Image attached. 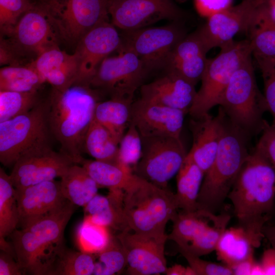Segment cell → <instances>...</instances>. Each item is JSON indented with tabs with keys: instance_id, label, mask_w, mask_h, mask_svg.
I'll list each match as a JSON object with an SVG mask.
<instances>
[{
	"instance_id": "1",
	"label": "cell",
	"mask_w": 275,
	"mask_h": 275,
	"mask_svg": "<svg viewBox=\"0 0 275 275\" xmlns=\"http://www.w3.org/2000/svg\"><path fill=\"white\" fill-rule=\"evenodd\" d=\"M99 92L89 84L75 82L62 90L52 89L46 100L51 134L60 144V151L76 164L84 158V141L100 101Z\"/></svg>"
},
{
	"instance_id": "2",
	"label": "cell",
	"mask_w": 275,
	"mask_h": 275,
	"mask_svg": "<svg viewBox=\"0 0 275 275\" xmlns=\"http://www.w3.org/2000/svg\"><path fill=\"white\" fill-rule=\"evenodd\" d=\"M76 206L67 200L52 213L9 235L23 274L51 275L66 248L64 231Z\"/></svg>"
},
{
	"instance_id": "3",
	"label": "cell",
	"mask_w": 275,
	"mask_h": 275,
	"mask_svg": "<svg viewBox=\"0 0 275 275\" xmlns=\"http://www.w3.org/2000/svg\"><path fill=\"white\" fill-rule=\"evenodd\" d=\"M251 139L225 113L218 147L212 165L205 174L197 209L215 213L222 205L252 151Z\"/></svg>"
},
{
	"instance_id": "4",
	"label": "cell",
	"mask_w": 275,
	"mask_h": 275,
	"mask_svg": "<svg viewBox=\"0 0 275 275\" xmlns=\"http://www.w3.org/2000/svg\"><path fill=\"white\" fill-rule=\"evenodd\" d=\"M238 223L268 221L275 200V167L256 146L227 197Z\"/></svg>"
},
{
	"instance_id": "5",
	"label": "cell",
	"mask_w": 275,
	"mask_h": 275,
	"mask_svg": "<svg viewBox=\"0 0 275 275\" xmlns=\"http://www.w3.org/2000/svg\"><path fill=\"white\" fill-rule=\"evenodd\" d=\"M123 191L128 229L143 234H166L167 223L173 219L178 209L174 194L136 175Z\"/></svg>"
},
{
	"instance_id": "6",
	"label": "cell",
	"mask_w": 275,
	"mask_h": 275,
	"mask_svg": "<svg viewBox=\"0 0 275 275\" xmlns=\"http://www.w3.org/2000/svg\"><path fill=\"white\" fill-rule=\"evenodd\" d=\"M60 40L45 8L35 4L8 35L1 36V65L29 64L44 51L59 46Z\"/></svg>"
},
{
	"instance_id": "7",
	"label": "cell",
	"mask_w": 275,
	"mask_h": 275,
	"mask_svg": "<svg viewBox=\"0 0 275 275\" xmlns=\"http://www.w3.org/2000/svg\"><path fill=\"white\" fill-rule=\"evenodd\" d=\"M218 105L230 120L250 137L261 133L268 106L256 80L252 56L235 71Z\"/></svg>"
},
{
	"instance_id": "8",
	"label": "cell",
	"mask_w": 275,
	"mask_h": 275,
	"mask_svg": "<svg viewBox=\"0 0 275 275\" xmlns=\"http://www.w3.org/2000/svg\"><path fill=\"white\" fill-rule=\"evenodd\" d=\"M47 103L41 100L30 111L0 122V161L8 167L21 157L50 147L52 136Z\"/></svg>"
},
{
	"instance_id": "9",
	"label": "cell",
	"mask_w": 275,
	"mask_h": 275,
	"mask_svg": "<svg viewBox=\"0 0 275 275\" xmlns=\"http://www.w3.org/2000/svg\"><path fill=\"white\" fill-rule=\"evenodd\" d=\"M252 56L248 39L233 41L221 48L219 53L209 59L194 102L188 111L191 118H199L218 105L233 73Z\"/></svg>"
},
{
	"instance_id": "10",
	"label": "cell",
	"mask_w": 275,
	"mask_h": 275,
	"mask_svg": "<svg viewBox=\"0 0 275 275\" xmlns=\"http://www.w3.org/2000/svg\"><path fill=\"white\" fill-rule=\"evenodd\" d=\"M41 5L61 39L75 45L92 29L110 21L107 0H48Z\"/></svg>"
},
{
	"instance_id": "11",
	"label": "cell",
	"mask_w": 275,
	"mask_h": 275,
	"mask_svg": "<svg viewBox=\"0 0 275 275\" xmlns=\"http://www.w3.org/2000/svg\"><path fill=\"white\" fill-rule=\"evenodd\" d=\"M117 56L105 58L90 81L92 88L133 102L135 91L150 72L144 62L131 50L118 49Z\"/></svg>"
},
{
	"instance_id": "12",
	"label": "cell",
	"mask_w": 275,
	"mask_h": 275,
	"mask_svg": "<svg viewBox=\"0 0 275 275\" xmlns=\"http://www.w3.org/2000/svg\"><path fill=\"white\" fill-rule=\"evenodd\" d=\"M187 35L182 21H173L164 26L122 31L119 49L133 52L149 72L163 69L172 51Z\"/></svg>"
},
{
	"instance_id": "13",
	"label": "cell",
	"mask_w": 275,
	"mask_h": 275,
	"mask_svg": "<svg viewBox=\"0 0 275 275\" xmlns=\"http://www.w3.org/2000/svg\"><path fill=\"white\" fill-rule=\"evenodd\" d=\"M143 152L133 173L163 188L179 171L187 154L181 139L142 138Z\"/></svg>"
},
{
	"instance_id": "14",
	"label": "cell",
	"mask_w": 275,
	"mask_h": 275,
	"mask_svg": "<svg viewBox=\"0 0 275 275\" xmlns=\"http://www.w3.org/2000/svg\"><path fill=\"white\" fill-rule=\"evenodd\" d=\"M111 22L122 31L147 27L162 20L183 21L186 13L174 0H107Z\"/></svg>"
},
{
	"instance_id": "15",
	"label": "cell",
	"mask_w": 275,
	"mask_h": 275,
	"mask_svg": "<svg viewBox=\"0 0 275 275\" xmlns=\"http://www.w3.org/2000/svg\"><path fill=\"white\" fill-rule=\"evenodd\" d=\"M125 252L126 273L130 275L165 273L167 269L164 249L168 235L123 231L116 235Z\"/></svg>"
},
{
	"instance_id": "16",
	"label": "cell",
	"mask_w": 275,
	"mask_h": 275,
	"mask_svg": "<svg viewBox=\"0 0 275 275\" xmlns=\"http://www.w3.org/2000/svg\"><path fill=\"white\" fill-rule=\"evenodd\" d=\"M121 44L120 34L110 21L103 22L86 34L76 44L74 52L79 67L76 82L89 85L103 60L117 50Z\"/></svg>"
},
{
	"instance_id": "17",
	"label": "cell",
	"mask_w": 275,
	"mask_h": 275,
	"mask_svg": "<svg viewBox=\"0 0 275 275\" xmlns=\"http://www.w3.org/2000/svg\"><path fill=\"white\" fill-rule=\"evenodd\" d=\"M75 163L51 147L24 155L14 164L10 176L16 189L61 177Z\"/></svg>"
},
{
	"instance_id": "18",
	"label": "cell",
	"mask_w": 275,
	"mask_h": 275,
	"mask_svg": "<svg viewBox=\"0 0 275 275\" xmlns=\"http://www.w3.org/2000/svg\"><path fill=\"white\" fill-rule=\"evenodd\" d=\"M184 111L152 102L141 98L131 108V122L142 138L170 136L181 139Z\"/></svg>"
},
{
	"instance_id": "19",
	"label": "cell",
	"mask_w": 275,
	"mask_h": 275,
	"mask_svg": "<svg viewBox=\"0 0 275 275\" xmlns=\"http://www.w3.org/2000/svg\"><path fill=\"white\" fill-rule=\"evenodd\" d=\"M256 15L255 0H242L236 6L210 16L199 29L210 49L221 48L234 41L238 33H247Z\"/></svg>"
},
{
	"instance_id": "20",
	"label": "cell",
	"mask_w": 275,
	"mask_h": 275,
	"mask_svg": "<svg viewBox=\"0 0 275 275\" xmlns=\"http://www.w3.org/2000/svg\"><path fill=\"white\" fill-rule=\"evenodd\" d=\"M15 190L20 228L52 213L68 200L62 194L60 181L55 179Z\"/></svg>"
},
{
	"instance_id": "21",
	"label": "cell",
	"mask_w": 275,
	"mask_h": 275,
	"mask_svg": "<svg viewBox=\"0 0 275 275\" xmlns=\"http://www.w3.org/2000/svg\"><path fill=\"white\" fill-rule=\"evenodd\" d=\"M265 221L238 223L227 228L217 244V259L231 268L237 263L254 255L265 237Z\"/></svg>"
},
{
	"instance_id": "22",
	"label": "cell",
	"mask_w": 275,
	"mask_h": 275,
	"mask_svg": "<svg viewBox=\"0 0 275 275\" xmlns=\"http://www.w3.org/2000/svg\"><path fill=\"white\" fill-rule=\"evenodd\" d=\"M210 48L199 28L187 35L171 52L163 68L196 85L201 80L208 60Z\"/></svg>"
},
{
	"instance_id": "23",
	"label": "cell",
	"mask_w": 275,
	"mask_h": 275,
	"mask_svg": "<svg viewBox=\"0 0 275 275\" xmlns=\"http://www.w3.org/2000/svg\"><path fill=\"white\" fill-rule=\"evenodd\" d=\"M224 114L219 106L215 117L209 113L199 118H191L189 121L193 144L187 155L205 174L210 168L216 154Z\"/></svg>"
},
{
	"instance_id": "24",
	"label": "cell",
	"mask_w": 275,
	"mask_h": 275,
	"mask_svg": "<svg viewBox=\"0 0 275 275\" xmlns=\"http://www.w3.org/2000/svg\"><path fill=\"white\" fill-rule=\"evenodd\" d=\"M195 86L180 76L164 71L161 76L141 86L140 98L188 113L197 93Z\"/></svg>"
},
{
	"instance_id": "25",
	"label": "cell",
	"mask_w": 275,
	"mask_h": 275,
	"mask_svg": "<svg viewBox=\"0 0 275 275\" xmlns=\"http://www.w3.org/2000/svg\"><path fill=\"white\" fill-rule=\"evenodd\" d=\"M29 65L53 89H65L78 80L79 67L75 54L68 53L59 46L44 51Z\"/></svg>"
},
{
	"instance_id": "26",
	"label": "cell",
	"mask_w": 275,
	"mask_h": 275,
	"mask_svg": "<svg viewBox=\"0 0 275 275\" xmlns=\"http://www.w3.org/2000/svg\"><path fill=\"white\" fill-rule=\"evenodd\" d=\"M85 215L94 222L119 232L129 230L124 209V191L109 189L106 196L96 195L84 207Z\"/></svg>"
},
{
	"instance_id": "27",
	"label": "cell",
	"mask_w": 275,
	"mask_h": 275,
	"mask_svg": "<svg viewBox=\"0 0 275 275\" xmlns=\"http://www.w3.org/2000/svg\"><path fill=\"white\" fill-rule=\"evenodd\" d=\"M218 217L214 213L202 209L181 210L172 220L173 228L168 239L175 242L178 248L184 247L212 225Z\"/></svg>"
},
{
	"instance_id": "28",
	"label": "cell",
	"mask_w": 275,
	"mask_h": 275,
	"mask_svg": "<svg viewBox=\"0 0 275 275\" xmlns=\"http://www.w3.org/2000/svg\"><path fill=\"white\" fill-rule=\"evenodd\" d=\"M132 103L111 97L99 101L95 107L94 120L106 128L119 143L130 124Z\"/></svg>"
},
{
	"instance_id": "29",
	"label": "cell",
	"mask_w": 275,
	"mask_h": 275,
	"mask_svg": "<svg viewBox=\"0 0 275 275\" xmlns=\"http://www.w3.org/2000/svg\"><path fill=\"white\" fill-rule=\"evenodd\" d=\"M205 173L187 155L177 174L175 195L178 209L185 211L197 210L198 198Z\"/></svg>"
},
{
	"instance_id": "30",
	"label": "cell",
	"mask_w": 275,
	"mask_h": 275,
	"mask_svg": "<svg viewBox=\"0 0 275 275\" xmlns=\"http://www.w3.org/2000/svg\"><path fill=\"white\" fill-rule=\"evenodd\" d=\"M64 197L77 206L85 207L97 194L99 187L85 169L74 163L61 177Z\"/></svg>"
},
{
	"instance_id": "31",
	"label": "cell",
	"mask_w": 275,
	"mask_h": 275,
	"mask_svg": "<svg viewBox=\"0 0 275 275\" xmlns=\"http://www.w3.org/2000/svg\"><path fill=\"white\" fill-rule=\"evenodd\" d=\"M82 166L99 187L124 190L135 178L132 170L118 164L83 158L78 164Z\"/></svg>"
},
{
	"instance_id": "32",
	"label": "cell",
	"mask_w": 275,
	"mask_h": 275,
	"mask_svg": "<svg viewBox=\"0 0 275 275\" xmlns=\"http://www.w3.org/2000/svg\"><path fill=\"white\" fill-rule=\"evenodd\" d=\"M119 142L93 119L86 133L84 151L95 160L118 164Z\"/></svg>"
},
{
	"instance_id": "33",
	"label": "cell",
	"mask_w": 275,
	"mask_h": 275,
	"mask_svg": "<svg viewBox=\"0 0 275 275\" xmlns=\"http://www.w3.org/2000/svg\"><path fill=\"white\" fill-rule=\"evenodd\" d=\"M44 83L29 64L5 66L0 69V91L38 92Z\"/></svg>"
},
{
	"instance_id": "34",
	"label": "cell",
	"mask_w": 275,
	"mask_h": 275,
	"mask_svg": "<svg viewBox=\"0 0 275 275\" xmlns=\"http://www.w3.org/2000/svg\"><path fill=\"white\" fill-rule=\"evenodd\" d=\"M19 211L16 190L11 179L0 168V237H6L17 228Z\"/></svg>"
},
{
	"instance_id": "35",
	"label": "cell",
	"mask_w": 275,
	"mask_h": 275,
	"mask_svg": "<svg viewBox=\"0 0 275 275\" xmlns=\"http://www.w3.org/2000/svg\"><path fill=\"white\" fill-rule=\"evenodd\" d=\"M109 229L85 215L76 232V242L80 250L92 254H96L102 251L108 244L113 236Z\"/></svg>"
},
{
	"instance_id": "36",
	"label": "cell",
	"mask_w": 275,
	"mask_h": 275,
	"mask_svg": "<svg viewBox=\"0 0 275 275\" xmlns=\"http://www.w3.org/2000/svg\"><path fill=\"white\" fill-rule=\"evenodd\" d=\"M231 216L226 213L218 214L216 221L187 245L178 248L179 250L187 252L193 255L201 257L215 250L218 242L223 233L227 228Z\"/></svg>"
},
{
	"instance_id": "37",
	"label": "cell",
	"mask_w": 275,
	"mask_h": 275,
	"mask_svg": "<svg viewBox=\"0 0 275 275\" xmlns=\"http://www.w3.org/2000/svg\"><path fill=\"white\" fill-rule=\"evenodd\" d=\"M95 263L94 254L66 248L57 261L51 275L93 274Z\"/></svg>"
},
{
	"instance_id": "38",
	"label": "cell",
	"mask_w": 275,
	"mask_h": 275,
	"mask_svg": "<svg viewBox=\"0 0 275 275\" xmlns=\"http://www.w3.org/2000/svg\"><path fill=\"white\" fill-rule=\"evenodd\" d=\"M254 57H275V23L256 17L246 33Z\"/></svg>"
},
{
	"instance_id": "39",
	"label": "cell",
	"mask_w": 275,
	"mask_h": 275,
	"mask_svg": "<svg viewBox=\"0 0 275 275\" xmlns=\"http://www.w3.org/2000/svg\"><path fill=\"white\" fill-rule=\"evenodd\" d=\"M40 101L38 92L0 91V122L30 111Z\"/></svg>"
},
{
	"instance_id": "40",
	"label": "cell",
	"mask_w": 275,
	"mask_h": 275,
	"mask_svg": "<svg viewBox=\"0 0 275 275\" xmlns=\"http://www.w3.org/2000/svg\"><path fill=\"white\" fill-rule=\"evenodd\" d=\"M93 274L112 275L122 272L127 266L126 255L116 236H112L107 246L96 254Z\"/></svg>"
},
{
	"instance_id": "41",
	"label": "cell",
	"mask_w": 275,
	"mask_h": 275,
	"mask_svg": "<svg viewBox=\"0 0 275 275\" xmlns=\"http://www.w3.org/2000/svg\"><path fill=\"white\" fill-rule=\"evenodd\" d=\"M142 152V138L136 127L130 123L119 143L118 164L133 172Z\"/></svg>"
},
{
	"instance_id": "42",
	"label": "cell",
	"mask_w": 275,
	"mask_h": 275,
	"mask_svg": "<svg viewBox=\"0 0 275 275\" xmlns=\"http://www.w3.org/2000/svg\"><path fill=\"white\" fill-rule=\"evenodd\" d=\"M34 5L32 0H0L1 36L8 35Z\"/></svg>"
},
{
	"instance_id": "43",
	"label": "cell",
	"mask_w": 275,
	"mask_h": 275,
	"mask_svg": "<svg viewBox=\"0 0 275 275\" xmlns=\"http://www.w3.org/2000/svg\"><path fill=\"white\" fill-rule=\"evenodd\" d=\"M264 82V95L275 126V57H254Z\"/></svg>"
},
{
	"instance_id": "44",
	"label": "cell",
	"mask_w": 275,
	"mask_h": 275,
	"mask_svg": "<svg viewBox=\"0 0 275 275\" xmlns=\"http://www.w3.org/2000/svg\"><path fill=\"white\" fill-rule=\"evenodd\" d=\"M179 252L186 260L195 271L196 275H231L233 274L232 269L227 265L213 263L200 258V257L193 255L182 250Z\"/></svg>"
},
{
	"instance_id": "45",
	"label": "cell",
	"mask_w": 275,
	"mask_h": 275,
	"mask_svg": "<svg viewBox=\"0 0 275 275\" xmlns=\"http://www.w3.org/2000/svg\"><path fill=\"white\" fill-rule=\"evenodd\" d=\"M256 144L275 167V126L268 122Z\"/></svg>"
},
{
	"instance_id": "46",
	"label": "cell",
	"mask_w": 275,
	"mask_h": 275,
	"mask_svg": "<svg viewBox=\"0 0 275 275\" xmlns=\"http://www.w3.org/2000/svg\"><path fill=\"white\" fill-rule=\"evenodd\" d=\"M233 0H195L198 13L208 18L232 6Z\"/></svg>"
},
{
	"instance_id": "47",
	"label": "cell",
	"mask_w": 275,
	"mask_h": 275,
	"mask_svg": "<svg viewBox=\"0 0 275 275\" xmlns=\"http://www.w3.org/2000/svg\"><path fill=\"white\" fill-rule=\"evenodd\" d=\"M14 256L1 251L0 275L23 274L21 267Z\"/></svg>"
},
{
	"instance_id": "48",
	"label": "cell",
	"mask_w": 275,
	"mask_h": 275,
	"mask_svg": "<svg viewBox=\"0 0 275 275\" xmlns=\"http://www.w3.org/2000/svg\"><path fill=\"white\" fill-rule=\"evenodd\" d=\"M256 18L275 23V0H255Z\"/></svg>"
},
{
	"instance_id": "49",
	"label": "cell",
	"mask_w": 275,
	"mask_h": 275,
	"mask_svg": "<svg viewBox=\"0 0 275 275\" xmlns=\"http://www.w3.org/2000/svg\"><path fill=\"white\" fill-rule=\"evenodd\" d=\"M260 262L264 274L275 275V248L272 247L265 250Z\"/></svg>"
},
{
	"instance_id": "50",
	"label": "cell",
	"mask_w": 275,
	"mask_h": 275,
	"mask_svg": "<svg viewBox=\"0 0 275 275\" xmlns=\"http://www.w3.org/2000/svg\"><path fill=\"white\" fill-rule=\"evenodd\" d=\"M256 262L254 255L248 259L237 263L231 268L233 274H251V271L253 265Z\"/></svg>"
},
{
	"instance_id": "51",
	"label": "cell",
	"mask_w": 275,
	"mask_h": 275,
	"mask_svg": "<svg viewBox=\"0 0 275 275\" xmlns=\"http://www.w3.org/2000/svg\"><path fill=\"white\" fill-rule=\"evenodd\" d=\"M186 267L180 264H175L167 267L165 274L167 275H185Z\"/></svg>"
},
{
	"instance_id": "52",
	"label": "cell",
	"mask_w": 275,
	"mask_h": 275,
	"mask_svg": "<svg viewBox=\"0 0 275 275\" xmlns=\"http://www.w3.org/2000/svg\"><path fill=\"white\" fill-rule=\"evenodd\" d=\"M0 248L1 251L14 256L16 259L15 253L13 245L11 243L5 240V237H0Z\"/></svg>"
},
{
	"instance_id": "53",
	"label": "cell",
	"mask_w": 275,
	"mask_h": 275,
	"mask_svg": "<svg viewBox=\"0 0 275 275\" xmlns=\"http://www.w3.org/2000/svg\"><path fill=\"white\" fill-rule=\"evenodd\" d=\"M263 232L265 237L268 239L272 248H275V225L267 228H264Z\"/></svg>"
},
{
	"instance_id": "54",
	"label": "cell",
	"mask_w": 275,
	"mask_h": 275,
	"mask_svg": "<svg viewBox=\"0 0 275 275\" xmlns=\"http://www.w3.org/2000/svg\"><path fill=\"white\" fill-rule=\"evenodd\" d=\"M254 274H264V272L260 262L256 261L252 268L251 275Z\"/></svg>"
},
{
	"instance_id": "55",
	"label": "cell",
	"mask_w": 275,
	"mask_h": 275,
	"mask_svg": "<svg viewBox=\"0 0 275 275\" xmlns=\"http://www.w3.org/2000/svg\"><path fill=\"white\" fill-rule=\"evenodd\" d=\"M32 1L35 4L44 5L48 0H32Z\"/></svg>"
},
{
	"instance_id": "56",
	"label": "cell",
	"mask_w": 275,
	"mask_h": 275,
	"mask_svg": "<svg viewBox=\"0 0 275 275\" xmlns=\"http://www.w3.org/2000/svg\"><path fill=\"white\" fill-rule=\"evenodd\" d=\"M176 3H183L184 2H186V1L188 0H174Z\"/></svg>"
}]
</instances>
